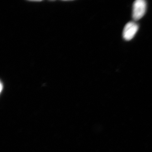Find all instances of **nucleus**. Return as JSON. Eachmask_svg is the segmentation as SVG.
Instances as JSON below:
<instances>
[{
  "mask_svg": "<svg viewBox=\"0 0 152 152\" xmlns=\"http://www.w3.org/2000/svg\"><path fill=\"white\" fill-rule=\"evenodd\" d=\"M147 4L144 0H137L133 6L132 16L135 20L142 18L146 10Z\"/></svg>",
  "mask_w": 152,
  "mask_h": 152,
  "instance_id": "1",
  "label": "nucleus"
},
{
  "mask_svg": "<svg viewBox=\"0 0 152 152\" xmlns=\"http://www.w3.org/2000/svg\"><path fill=\"white\" fill-rule=\"evenodd\" d=\"M138 28V26L137 23L133 22H129L124 28L123 37L126 40H131L135 35Z\"/></svg>",
  "mask_w": 152,
  "mask_h": 152,
  "instance_id": "2",
  "label": "nucleus"
}]
</instances>
